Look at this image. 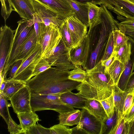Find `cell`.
I'll return each instance as SVG.
<instances>
[{"label":"cell","instance_id":"52","mask_svg":"<svg viewBox=\"0 0 134 134\" xmlns=\"http://www.w3.org/2000/svg\"><path fill=\"white\" fill-rule=\"evenodd\" d=\"M6 81L5 80L3 81L1 83H0V92H2L4 89V88L6 84Z\"/></svg>","mask_w":134,"mask_h":134},{"label":"cell","instance_id":"42","mask_svg":"<svg viewBox=\"0 0 134 134\" xmlns=\"http://www.w3.org/2000/svg\"><path fill=\"white\" fill-rule=\"evenodd\" d=\"M113 31L111 32L110 34L104 54L101 61H103L108 58L113 52L114 49Z\"/></svg>","mask_w":134,"mask_h":134},{"label":"cell","instance_id":"53","mask_svg":"<svg viewBox=\"0 0 134 134\" xmlns=\"http://www.w3.org/2000/svg\"><path fill=\"white\" fill-rule=\"evenodd\" d=\"M130 0L134 3V0Z\"/></svg>","mask_w":134,"mask_h":134},{"label":"cell","instance_id":"4","mask_svg":"<svg viewBox=\"0 0 134 134\" xmlns=\"http://www.w3.org/2000/svg\"><path fill=\"white\" fill-rule=\"evenodd\" d=\"M34 21L33 19L27 20L22 19L18 22L14 36L9 53L6 58L3 71L0 73V77L4 80L9 70L15 62L19 51L24 40L34 27Z\"/></svg>","mask_w":134,"mask_h":134},{"label":"cell","instance_id":"26","mask_svg":"<svg viewBox=\"0 0 134 134\" xmlns=\"http://www.w3.org/2000/svg\"><path fill=\"white\" fill-rule=\"evenodd\" d=\"M17 114L25 134L30 127L36 125V122L41 120L35 112L32 111L29 113H21Z\"/></svg>","mask_w":134,"mask_h":134},{"label":"cell","instance_id":"40","mask_svg":"<svg viewBox=\"0 0 134 134\" xmlns=\"http://www.w3.org/2000/svg\"><path fill=\"white\" fill-rule=\"evenodd\" d=\"M0 1L1 4V15L5 23L13 10L9 0H0Z\"/></svg>","mask_w":134,"mask_h":134},{"label":"cell","instance_id":"1","mask_svg":"<svg viewBox=\"0 0 134 134\" xmlns=\"http://www.w3.org/2000/svg\"><path fill=\"white\" fill-rule=\"evenodd\" d=\"M98 24L89 30L90 38L89 56L85 69H90L101 61L111 33L118 29L111 14L106 7L101 4Z\"/></svg>","mask_w":134,"mask_h":134},{"label":"cell","instance_id":"37","mask_svg":"<svg viewBox=\"0 0 134 134\" xmlns=\"http://www.w3.org/2000/svg\"><path fill=\"white\" fill-rule=\"evenodd\" d=\"M0 99V114L7 124L10 116L9 110L10 104L8 100L1 93Z\"/></svg>","mask_w":134,"mask_h":134},{"label":"cell","instance_id":"30","mask_svg":"<svg viewBox=\"0 0 134 134\" xmlns=\"http://www.w3.org/2000/svg\"><path fill=\"white\" fill-rule=\"evenodd\" d=\"M129 38V39L126 43L120 48L116 52H113L115 59L124 64L130 57L131 53L132 38L130 37Z\"/></svg>","mask_w":134,"mask_h":134},{"label":"cell","instance_id":"17","mask_svg":"<svg viewBox=\"0 0 134 134\" xmlns=\"http://www.w3.org/2000/svg\"><path fill=\"white\" fill-rule=\"evenodd\" d=\"M9 0L13 11L21 18L27 20L34 19L35 12L32 0Z\"/></svg>","mask_w":134,"mask_h":134},{"label":"cell","instance_id":"39","mask_svg":"<svg viewBox=\"0 0 134 134\" xmlns=\"http://www.w3.org/2000/svg\"><path fill=\"white\" fill-rule=\"evenodd\" d=\"M50 134H72V129L66 125L59 124L50 128Z\"/></svg>","mask_w":134,"mask_h":134},{"label":"cell","instance_id":"35","mask_svg":"<svg viewBox=\"0 0 134 134\" xmlns=\"http://www.w3.org/2000/svg\"><path fill=\"white\" fill-rule=\"evenodd\" d=\"M117 119V113L115 109L113 115L111 117L108 118L104 121L102 122L100 134H108L115 124Z\"/></svg>","mask_w":134,"mask_h":134},{"label":"cell","instance_id":"27","mask_svg":"<svg viewBox=\"0 0 134 134\" xmlns=\"http://www.w3.org/2000/svg\"><path fill=\"white\" fill-rule=\"evenodd\" d=\"M117 19L120 21L116 25L119 29L125 35L131 37L134 41V19L118 15Z\"/></svg>","mask_w":134,"mask_h":134},{"label":"cell","instance_id":"18","mask_svg":"<svg viewBox=\"0 0 134 134\" xmlns=\"http://www.w3.org/2000/svg\"><path fill=\"white\" fill-rule=\"evenodd\" d=\"M37 43L34 26L21 46L15 62L19 60L24 61L35 48Z\"/></svg>","mask_w":134,"mask_h":134},{"label":"cell","instance_id":"29","mask_svg":"<svg viewBox=\"0 0 134 134\" xmlns=\"http://www.w3.org/2000/svg\"><path fill=\"white\" fill-rule=\"evenodd\" d=\"M125 69V64L115 59L108 68L107 71L114 85H117L119 79Z\"/></svg>","mask_w":134,"mask_h":134},{"label":"cell","instance_id":"14","mask_svg":"<svg viewBox=\"0 0 134 134\" xmlns=\"http://www.w3.org/2000/svg\"><path fill=\"white\" fill-rule=\"evenodd\" d=\"M41 46L37 43L34 50L27 57L22 61L12 79L26 82L31 79V73L30 69L31 64L35 59L41 55Z\"/></svg>","mask_w":134,"mask_h":134},{"label":"cell","instance_id":"44","mask_svg":"<svg viewBox=\"0 0 134 134\" xmlns=\"http://www.w3.org/2000/svg\"><path fill=\"white\" fill-rule=\"evenodd\" d=\"M34 27L37 38V42H38L45 26V24L39 20L36 13L34 15Z\"/></svg>","mask_w":134,"mask_h":134},{"label":"cell","instance_id":"24","mask_svg":"<svg viewBox=\"0 0 134 134\" xmlns=\"http://www.w3.org/2000/svg\"><path fill=\"white\" fill-rule=\"evenodd\" d=\"M6 83L2 92H0L7 100L18 91L26 85V82L20 80L12 79L5 80Z\"/></svg>","mask_w":134,"mask_h":134},{"label":"cell","instance_id":"23","mask_svg":"<svg viewBox=\"0 0 134 134\" xmlns=\"http://www.w3.org/2000/svg\"><path fill=\"white\" fill-rule=\"evenodd\" d=\"M82 115L81 110L74 109L59 113V124L69 126L78 124Z\"/></svg>","mask_w":134,"mask_h":134},{"label":"cell","instance_id":"11","mask_svg":"<svg viewBox=\"0 0 134 134\" xmlns=\"http://www.w3.org/2000/svg\"><path fill=\"white\" fill-rule=\"evenodd\" d=\"M33 3L36 15L45 25L52 24L59 27L64 23L65 20L48 7L36 1Z\"/></svg>","mask_w":134,"mask_h":134},{"label":"cell","instance_id":"45","mask_svg":"<svg viewBox=\"0 0 134 134\" xmlns=\"http://www.w3.org/2000/svg\"><path fill=\"white\" fill-rule=\"evenodd\" d=\"M125 91L128 93H134V72H132L129 78Z\"/></svg>","mask_w":134,"mask_h":134},{"label":"cell","instance_id":"48","mask_svg":"<svg viewBox=\"0 0 134 134\" xmlns=\"http://www.w3.org/2000/svg\"><path fill=\"white\" fill-rule=\"evenodd\" d=\"M134 119V103L129 113L124 118L125 124H127Z\"/></svg>","mask_w":134,"mask_h":134},{"label":"cell","instance_id":"19","mask_svg":"<svg viewBox=\"0 0 134 134\" xmlns=\"http://www.w3.org/2000/svg\"><path fill=\"white\" fill-rule=\"evenodd\" d=\"M131 49L130 57L124 64L125 69L117 84L121 90L125 91L129 78L132 73L134 66V41L131 38Z\"/></svg>","mask_w":134,"mask_h":134},{"label":"cell","instance_id":"10","mask_svg":"<svg viewBox=\"0 0 134 134\" xmlns=\"http://www.w3.org/2000/svg\"><path fill=\"white\" fill-rule=\"evenodd\" d=\"M90 38L87 34L80 44L70 50L71 61L75 67L82 66L85 69L89 56Z\"/></svg>","mask_w":134,"mask_h":134},{"label":"cell","instance_id":"34","mask_svg":"<svg viewBox=\"0 0 134 134\" xmlns=\"http://www.w3.org/2000/svg\"><path fill=\"white\" fill-rule=\"evenodd\" d=\"M113 32L114 42L113 52H115L127 43L129 38L118 29L114 30Z\"/></svg>","mask_w":134,"mask_h":134},{"label":"cell","instance_id":"5","mask_svg":"<svg viewBox=\"0 0 134 134\" xmlns=\"http://www.w3.org/2000/svg\"><path fill=\"white\" fill-rule=\"evenodd\" d=\"M62 93H31L30 104L32 111L35 112L51 110L60 113L74 110V108L64 103L60 100V97Z\"/></svg>","mask_w":134,"mask_h":134},{"label":"cell","instance_id":"9","mask_svg":"<svg viewBox=\"0 0 134 134\" xmlns=\"http://www.w3.org/2000/svg\"><path fill=\"white\" fill-rule=\"evenodd\" d=\"M31 94L30 88L26 85L11 97L10 100L16 114L32 111L30 104Z\"/></svg>","mask_w":134,"mask_h":134},{"label":"cell","instance_id":"12","mask_svg":"<svg viewBox=\"0 0 134 134\" xmlns=\"http://www.w3.org/2000/svg\"><path fill=\"white\" fill-rule=\"evenodd\" d=\"M15 30L5 24L1 27L0 31V73L3 71L6 60L13 40Z\"/></svg>","mask_w":134,"mask_h":134},{"label":"cell","instance_id":"16","mask_svg":"<svg viewBox=\"0 0 134 134\" xmlns=\"http://www.w3.org/2000/svg\"><path fill=\"white\" fill-rule=\"evenodd\" d=\"M49 8L58 14L63 20L72 15L75 13L66 0H32Z\"/></svg>","mask_w":134,"mask_h":134},{"label":"cell","instance_id":"46","mask_svg":"<svg viewBox=\"0 0 134 134\" xmlns=\"http://www.w3.org/2000/svg\"><path fill=\"white\" fill-rule=\"evenodd\" d=\"M22 60H19L15 62L11 68L9 74V77L8 79H13L17 70L20 66Z\"/></svg>","mask_w":134,"mask_h":134},{"label":"cell","instance_id":"21","mask_svg":"<svg viewBox=\"0 0 134 134\" xmlns=\"http://www.w3.org/2000/svg\"><path fill=\"white\" fill-rule=\"evenodd\" d=\"M75 13V16L86 25L89 26L88 4L79 3L75 0H66Z\"/></svg>","mask_w":134,"mask_h":134},{"label":"cell","instance_id":"43","mask_svg":"<svg viewBox=\"0 0 134 134\" xmlns=\"http://www.w3.org/2000/svg\"><path fill=\"white\" fill-rule=\"evenodd\" d=\"M8 131L11 134H25V132L20 125L17 124L10 116L7 124Z\"/></svg>","mask_w":134,"mask_h":134},{"label":"cell","instance_id":"25","mask_svg":"<svg viewBox=\"0 0 134 134\" xmlns=\"http://www.w3.org/2000/svg\"><path fill=\"white\" fill-rule=\"evenodd\" d=\"M112 93L117 117L122 115L125 100L128 93L121 90L116 85L113 86Z\"/></svg>","mask_w":134,"mask_h":134},{"label":"cell","instance_id":"36","mask_svg":"<svg viewBox=\"0 0 134 134\" xmlns=\"http://www.w3.org/2000/svg\"><path fill=\"white\" fill-rule=\"evenodd\" d=\"M107 115L108 118L112 116L115 111V105L112 93L109 96L100 101Z\"/></svg>","mask_w":134,"mask_h":134},{"label":"cell","instance_id":"32","mask_svg":"<svg viewBox=\"0 0 134 134\" xmlns=\"http://www.w3.org/2000/svg\"><path fill=\"white\" fill-rule=\"evenodd\" d=\"M59 28L62 35V39L66 47L70 50L73 45L66 19Z\"/></svg>","mask_w":134,"mask_h":134},{"label":"cell","instance_id":"50","mask_svg":"<svg viewBox=\"0 0 134 134\" xmlns=\"http://www.w3.org/2000/svg\"><path fill=\"white\" fill-rule=\"evenodd\" d=\"M36 126L40 134H50V128H45L38 124Z\"/></svg>","mask_w":134,"mask_h":134},{"label":"cell","instance_id":"47","mask_svg":"<svg viewBox=\"0 0 134 134\" xmlns=\"http://www.w3.org/2000/svg\"><path fill=\"white\" fill-rule=\"evenodd\" d=\"M115 59V55L113 53L110 57L104 60L101 61L102 65L105 68L106 71H107L108 68Z\"/></svg>","mask_w":134,"mask_h":134},{"label":"cell","instance_id":"2","mask_svg":"<svg viewBox=\"0 0 134 134\" xmlns=\"http://www.w3.org/2000/svg\"><path fill=\"white\" fill-rule=\"evenodd\" d=\"M69 70L60 71L51 67L26 82L32 94L64 93L76 89L80 82L68 79Z\"/></svg>","mask_w":134,"mask_h":134},{"label":"cell","instance_id":"28","mask_svg":"<svg viewBox=\"0 0 134 134\" xmlns=\"http://www.w3.org/2000/svg\"><path fill=\"white\" fill-rule=\"evenodd\" d=\"M51 66L45 58L42 57L41 55L39 57L33 61L30 65V69L31 73V78Z\"/></svg>","mask_w":134,"mask_h":134},{"label":"cell","instance_id":"15","mask_svg":"<svg viewBox=\"0 0 134 134\" xmlns=\"http://www.w3.org/2000/svg\"><path fill=\"white\" fill-rule=\"evenodd\" d=\"M73 43L72 48L78 46L87 35V27L75 15L66 19Z\"/></svg>","mask_w":134,"mask_h":134},{"label":"cell","instance_id":"49","mask_svg":"<svg viewBox=\"0 0 134 134\" xmlns=\"http://www.w3.org/2000/svg\"><path fill=\"white\" fill-rule=\"evenodd\" d=\"M76 1L83 4L91 3L95 5H100L103 0H75Z\"/></svg>","mask_w":134,"mask_h":134},{"label":"cell","instance_id":"31","mask_svg":"<svg viewBox=\"0 0 134 134\" xmlns=\"http://www.w3.org/2000/svg\"><path fill=\"white\" fill-rule=\"evenodd\" d=\"M87 4L88 6L89 30H90L96 25L99 16L100 7L91 3H88Z\"/></svg>","mask_w":134,"mask_h":134},{"label":"cell","instance_id":"38","mask_svg":"<svg viewBox=\"0 0 134 134\" xmlns=\"http://www.w3.org/2000/svg\"><path fill=\"white\" fill-rule=\"evenodd\" d=\"M125 124L122 115L117 117L116 122L108 134H124Z\"/></svg>","mask_w":134,"mask_h":134},{"label":"cell","instance_id":"8","mask_svg":"<svg viewBox=\"0 0 134 134\" xmlns=\"http://www.w3.org/2000/svg\"><path fill=\"white\" fill-rule=\"evenodd\" d=\"M79 123L72 128V134H100L102 122L86 109H82Z\"/></svg>","mask_w":134,"mask_h":134},{"label":"cell","instance_id":"6","mask_svg":"<svg viewBox=\"0 0 134 134\" xmlns=\"http://www.w3.org/2000/svg\"><path fill=\"white\" fill-rule=\"evenodd\" d=\"M46 59L53 66L60 71L69 70L75 68L70 58V50L65 47L62 39L58 46L47 54Z\"/></svg>","mask_w":134,"mask_h":134},{"label":"cell","instance_id":"7","mask_svg":"<svg viewBox=\"0 0 134 134\" xmlns=\"http://www.w3.org/2000/svg\"><path fill=\"white\" fill-rule=\"evenodd\" d=\"M62 38L59 28L52 24L45 25L38 43L41 47V56L43 57L58 44Z\"/></svg>","mask_w":134,"mask_h":134},{"label":"cell","instance_id":"20","mask_svg":"<svg viewBox=\"0 0 134 134\" xmlns=\"http://www.w3.org/2000/svg\"><path fill=\"white\" fill-rule=\"evenodd\" d=\"M84 108L86 109L101 122L108 118L102 104L98 100L93 99H87Z\"/></svg>","mask_w":134,"mask_h":134},{"label":"cell","instance_id":"22","mask_svg":"<svg viewBox=\"0 0 134 134\" xmlns=\"http://www.w3.org/2000/svg\"><path fill=\"white\" fill-rule=\"evenodd\" d=\"M60 100L64 103L74 108H84L87 99L71 92L62 93L60 97Z\"/></svg>","mask_w":134,"mask_h":134},{"label":"cell","instance_id":"3","mask_svg":"<svg viewBox=\"0 0 134 134\" xmlns=\"http://www.w3.org/2000/svg\"><path fill=\"white\" fill-rule=\"evenodd\" d=\"M86 71V80L76 88L78 91L77 94L87 99L99 101L111 95L113 83L101 61L93 68Z\"/></svg>","mask_w":134,"mask_h":134},{"label":"cell","instance_id":"13","mask_svg":"<svg viewBox=\"0 0 134 134\" xmlns=\"http://www.w3.org/2000/svg\"><path fill=\"white\" fill-rule=\"evenodd\" d=\"M102 4L118 15L134 19V3L130 0H103Z\"/></svg>","mask_w":134,"mask_h":134},{"label":"cell","instance_id":"33","mask_svg":"<svg viewBox=\"0 0 134 134\" xmlns=\"http://www.w3.org/2000/svg\"><path fill=\"white\" fill-rule=\"evenodd\" d=\"M81 66H76L74 69L69 71V79L81 83L86 81L87 77L86 71L81 68Z\"/></svg>","mask_w":134,"mask_h":134},{"label":"cell","instance_id":"41","mask_svg":"<svg viewBox=\"0 0 134 134\" xmlns=\"http://www.w3.org/2000/svg\"><path fill=\"white\" fill-rule=\"evenodd\" d=\"M134 103V93H128L125 99L122 115L124 118L126 116Z\"/></svg>","mask_w":134,"mask_h":134},{"label":"cell","instance_id":"51","mask_svg":"<svg viewBox=\"0 0 134 134\" xmlns=\"http://www.w3.org/2000/svg\"><path fill=\"white\" fill-rule=\"evenodd\" d=\"M25 134H39L40 133L36 126V124L33 125L30 128L25 132Z\"/></svg>","mask_w":134,"mask_h":134}]
</instances>
